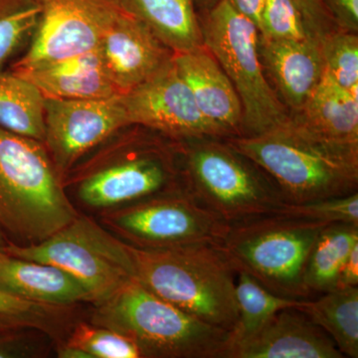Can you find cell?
<instances>
[{
    "instance_id": "f546056e",
    "label": "cell",
    "mask_w": 358,
    "mask_h": 358,
    "mask_svg": "<svg viewBox=\"0 0 358 358\" xmlns=\"http://www.w3.org/2000/svg\"><path fill=\"white\" fill-rule=\"evenodd\" d=\"M273 214L327 224H358V193L301 203H282Z\"/></svg>"
},
{
    "instance_id": "8fae6325",
    "label": "cell",
    "mask_w": 358,
    "mask_h": 358,
    "mask_svg": "<svg viewBox=\"0 0 358 358\" xmlns=\"http://www.w3.org/2000/svg\"><path fill=\"white\" fill-rule=\"evenodd\" d=\"M41 13L24 55L11 67L43 64L95 50L124 0H39Z\"/></svg>"
},
{
    "instance_id": "44dd1931",
    "label": "cell",
    "mask_w": 358,
    "mask_h": 358,
    "mask_svg": "<svg viewBox=\"0 0 358 358\" xmlns=\"http://www.w3.org/2000/svg\"><path fill=\"white\" fill-rule=\"evenodd\" d=\"M124 4L173 53L201 46V25L193 0H124Z\"/></svg>"
},
{
    "instance_id": "8992f818",
    "label": "cell",
    "mask_w": 358,
    "mask_h": 358,
    "mask_svg": "<svg viewBox=\"0 0 358 358\" xmlns=\"http://www.w3.org/2000/svg\"><path fill=\"white\" fill-rule=\"evenodd\" d=\"M327 223L287 216H258L230 224L217 245L235 271H244L273 293L293 300L310 296L305 286L308 256Z\"/></svg>"
},
{
    "instance_id": "6da1fadb",
    "label": "cell",
    "mask_w": 358,
    "mask_h": 358,
    "mask_svg": "<svg viewBox=\"0 0 358 358\" xmlns=\"http://www.w3.org/2000/svg\"><path fill=\"white\" fill-rule=\"evenodd\" d=\"M226 143L273 179L286 203L357 192L358 145L324 140L289 117L274 128Z\"/></svg>"
},
{
    "instance_id": "5b68a950",
    "label": "cell",
    "mask_w": 358,
    "mask_h": 358,
    "mask_svg": "<svg viewBox=\"0 0 358 358\" xmlns=\"http://www.w3.org/2000/svg\"><path fill=\"white\" fill-rule=\"evenodd\" d=\"M217 138L185 140L183 185L199 203L226 223L271 215L285 202L281 190L263 169Z\"/></svg>"
},
{
    "instance_id": "74e56055",
    "label": "cell",
    "mask_w": 358,
    "mask_h": 358,
    "mask_svg": "<svg viewBox=\"0 0 358 358\" xmlns=\"http://www.w3.org/2000/svg\"><path fill=\"white\" fill-rule=\"evenodd\" d=\"M21 327L14 326L11 322H7L3 319H0V334L6 333V331H14V329H20Z\"/></svg>"
},
{
    "instance_id": "277c9868",
    "label": "cell",
    "mask_w": 358,
    "mask_h": 358,
    "mask_svg": "<svg viewBox=\"0 0 358 358\" xmlns=\"http://www.w3.org/2000/svg\"><path fill=\"white\" fill-rule=\"evenodd\" d=\"M95 306L92 324L124 334L143 358L228 357L229 331L180 310L134 278Z\"/></svg>"
},
{
    "instance_id": "2e32d148",
    "label": "cell",
    "mask_w": 358,
    "mask_h": 358,
    "mask_svg": "<svg viewBox=\"0 0 358 358\" xmlns=\"http://www.w3.org/2000/svg\"><path fill=\"white\" fill-rule=\"evenodd\" d=\"M333 339L296 308L275 313L266 326L231 346L227 358H343Z\"/></svg>"
},
{
    "instance_id": "7c38bea8",
    "label": "cell",
    "mask_w": 358,
    "mask_h": 358,
    "mask_svg": "<svg viewBox=\"0 0 358 358\" xmlns=\"http://www.w3.org/2000/svg\"><path fill=\"white\" fill-rule=\"evenodd\" d=\"M44 109V145L63 181L83 155L129 127L121 95L86 100L45 98Z\"/></svg>"
},
{
    "instance_id": "ba28073f",
    "label": "cell",
    "mask_w": 358,
    "mask_h": 358,
    "mask_svg": "<svg viewBox=\"0 0 358 358\" xmlns=\"http://www.w3.org/2000/svg\"><path fill=\"white\" fill-rule=\"evenodd\" d=\"M2 251L62 268L87 289L94 305L134 278L126 242L80 214L43 241L26 245L8 242Z\"/></svg>"
},
{
    "instance_id": "52a82bcc",
    "label": "cell",
    "mask_w": 358,
    "mask_h": 358,
    "mask_svg": "<svg viewBox=\"0 0 358 358\" xmlns=\"http://www.w3.org/2000/svg\"><path fill=\"white\" fill-rule=\"evenodd\" d=\"M201 32L203 44L229 77L241 101L242 136L263 133L288 120L289 115L264 74L256 25L226 0H217Z\"/></svg>"
},
{
    "instance_id": "9c48e42d",
    "label": "cell",
    "mask_w": 358,
    "mask_h": 358,
    "mask_svg": "<svg viewBox=\"0 0 358 358\" xmlns=\"http://www.w3.org/2000/svg\"><path fill=\"white\" fill-rule=\"evenodd\" d=\"M102 223L122 241L148 249L217 246L229 228L185 189L103 211Z\"/></svg>"
},
{
    "instance_id": "d6a6232c",
    "label": "cell",
    "mask_w": 358,
    "mask_h": 358,
    "mask_svg": "<svg viewBox=\"0 0 358 358\" xmlns=\"http://www.w3.org/2000/svg\"><path fill=\"white\" fill-rule=\"evenodd\" d=\"M23 329H14L0 334V358L33 357L35 350L27 334H22Z\"/></svg>"
},
{
    "instance_id": "d4e9b609",
    "label": "cell",
    "mask_w": 358,
    "mask_h": 358,
    "mask_svg": "<svg viewBox=\"0 0 358 358\" xmlns=\"http://www.w3.org/2000/svg\"><path fill=\"white\" fill-rule=\"evenodd\" d=\"M235 272L238 320L230 333V348L255 336L280 310L299 307L303 301L278 296L244 271Z\"/></svg>"
},
{
    "instance_id": "7402d4cb",
    "label": "cell",
    "mask_w": 358,
    "mask_h": 358,
    "mask_svg": "<svg viewBox=\"0 0 358 358\" xmlns=\"http://www.w3.org/2000/svg\"><path fill=\"white\" fill-rule=\"evenodd\" d=\"M324 331L343 357H358V287L336 288L296 307Z\"/></svg>"
},
{
    "instance_id": "4fadbf2b",
    "label": "cell",
    "mask_w": 358,
    "mask_h": 358,
    "mask_svg": "<svg viewBox=\"0 0 358 358\" xmlns=\"http://www.w3.org/2000/svg\"><path fill=\"white\" fill-rule=\"evenodd\" d=\"M121 99L129 126L138 124L182 141L224 136L197 108L173 59Z\"/></svg>"
},
{
    "instance_id": "30bf717a",
    "label": "cell",
    "mask_w": 358,
    "mask_h": 358,
    "mask_svg": "<svg viewBox=\"0 0 358 358\" xmlns=\"http://www.w3.org/2000/svg\"><path fill=\"white\" fill-rule=\"evenodd\" d=\"M124 148L78 179L77 199L85 206L107 211L185 189L173 148L159 141H134Z\"/></svg>"
},
{
    "instance_id": "ac0fdd59",
    "label": "cell",
    "mask_w": 358,
    "mask_h": 358,
    "mask_svg": "<svg viewBox=\"0 0 358 358\" xmlns=\"http://www.w3.org/2000/svg\"><path fill=\"white\" fill-rule=\"evenodd\" d=\"M41 92L44 98L86 100L119 95L99 48L73 57L11 69Z\"/></svg>"
},
{
    "instance_id": "cb8c5ba5",
    "label": "cell",
    "mask_w": 358,
    "mask_h": 358,
    "mask_svg": "<svg viewBox=\"0 0 358 358\" xmlns=\"http://www.w3.org/2000/svg\"><path fill=\"white\" fill-rule=\"evenodd\" d=\"M44 96L34 85L13 71L0 70L1 128L44 143Z\"/></svg>"
},
{
    "instance_id": "83f0119b",
    "label": "cell",
    "mask_w": 358,
    "mask_h": 358,
    "mask_svg": "<svg viewBox=\"0 0 358 358\" xmlns=\"http://www.w3.org/2000/svg\"><path fill=\"white\" fill-rule=\"evenodd\" d=\"M66 308L23 300L0 291V319L21 329H33L52 336L65 322Z\"/></svg>"
},
{
    "instance_id": "484cf974",
    "label": "cell",
    "mask_w": 358,
    "mask_h": 358,
    "mask_svg": "<svg viewBox=\"0 0 358 358\" xmlns=\"http://www.w3.org/2000/svg\"><path fill=\"white\" fill-rule=\"evenodd\" d=\"M322 74L358 96V37L357 33H324L320 37Z\"/></svg>"
},
{
    "instance_id": "d590c367",
    "label": "cell",
    "mask_w": 358,
    "mask_h": 358,
    "mask_svg": "<svg viewBox=\"0 0 358 358\" xmlns=\"http://www.w3.org/2000/svg\"><path fill=\"white\" fill-rule=\"evenodd\" d=\"M237 13L242 14L245 17L260 28L261 17L265 0H226Z\"/></svg>"
},
{
    "instance_id": "3957f363",
    "label": "cell",
    "mask_w": 358,
    "mask_h": 358,
    "mask_svg": "<svg viewBox=\"0 0 358 358\" xmlns=\"http://www.w3.org/2000/svg\"><path fill=\"white\" fill-rule=\"evenodd\" d=\"M79 213L42 141L0 127V227L15 244L43 241Z\"/></svg>"
},
{
    "instance_id": "1f68e13d",
    "label": "cell",
    "mask_w": 358,
    "mask_h": 358,
    "mask_svg": "<svg viewBox=\"0 0 358 358\" xmlns=\"http://www.w3.org/2000/svg\"><path fill=\"white\" fill-rule=\"evenodd\" d=\"M305 20L308 31L320 37L329 31V9L324 0H293Z\"/></svg>"
},
{
    "instance_id": "f1b7e54d",
    "label": "cell",
    "mask_w": 358,
    "mask_h": 358,
    "mask_svg": "<svg viewBox=\"0 0 358 358\" xmlns=\"http://www.w3.org/2000/svg\"><path fill=\"white\" fill-rule=\"evenodd\" d=\"M65 343L84 350L91 358H143L138 345L126 336L92 322L78 324Z\"/></svg>"
},
{
    "instance_id": "836d02e7",
    "label": "cell",
    "mask_w": 358,
    "mask_h": 358,
    "mask_svg": "<svg viewBox=\"0 0 358 358\" xmlns=\"http://www.w3.org/2000/svg\"><path fill=\"white\" fill-rule=\"evenodd\" d=\"M333 11L343 29L357 33L358 28V0H329Z\"/></svg>"
},
{
    "instance_id": "7a4b0ae2",
    "label": "cell",
    "mask_w": 358,
    "mask_h": 358,
    "mask_svg": "<svg viewBox=\"0 0 358 358\" xmlns=\"http://www.w3.org/2000/svg\"><path fill=\"white\" fill-rule=\"evenodd\" d=\"M134 279L210 326L234 329L238 320L236 272L215 245L138 248L127 243Z\"/></svg>"
},
{
    "instance_id": "e575fe53",
    "label": "cell",
    "mask_w": 358,
    "mask_h": 358,
    "mask_svg": "<svg viewBox=\"0 0 358 358\" xmlns=\"http://www.w3.org/2000/svg\"><path fill=\"white\" fill-rule=\"evenodd\" d=\"M358 287V244L348 254L339 272L336 288Z\"/></svg>"
},
{
    "instance_id": "ffe728a7",
    "label": "cell",
    "mask_w": 358,
    "mask_h": 358,
    "mask_svg": "<svg viewBox=\"0 0 358 358\" xmlns=\"http://www.w3.org/2000/svg\"><path fill=\"white\" fill-rule=\"evenodd\" d=\"M289 117L324 140L358 145V96L327 75L301 110Z\"/></svg>"
},
{
    "instance_id": "4dcf8cb0",
    "label": "cell",
    "mask_w": 358,
    "mask_h": 358,
    "mask_svg": "<svg viewBox=\"0 0 358 358\" xmlns=\"http://www.w3.org/2000/svg\"><path fill=\"white\" fill-rule=\"evenodd\" d=\"M259 34L262 38L274 40L313 36L293 0H265Z\"/></svg>"
},
{
    "instance_id": "f35d334b",
    "label": "cell",
    "mask_w": 358,
    "mask_h": 358,
    "mask_svg": "<svg viewBox=\"0 0 358 358\" xmlns=\"http://www.w3.org/2000/svg\"><path fill=\"white\" fill-rule=\"evenodd\" d=\"M7 243H8V241L6 240V234H4L3 230L0 227V251L4 249Z\"/></svg>"
},
{
    "instance_id": "d6986e66",
    "label": "cell",
    "mask_w": 358,
    "mask_h": 358,
    "mask_svg": "<svg viewBox=\"0 0 358 358\" xmlns=\"http://www.w3.org/2000/svg\"><path fill=\"white\" fill-rule=\"evenodd\" d=\"M0 291L23 300L60 307L91 303L87 289L62 268L3 251H0Z\"/></svg>"
},
{
    "instance_id": "e0dca14e",
    "label": "cell",
    "mask_w": 358,
    "mask_h": 358,
    "mask_svg": "<svg viewBox=\"0 0 358 358\" xmlns=\"http://www.w3.org/2000/svg\"><path fill=\"white\" fill-rule=\"evenodd\" d=\"M259 52L284 102L298 113L322 77L320 37L274 40L260 37Z\"/></svg>"
},
{
    "instance_id": "9a60e30c",
    "label": "cell",
    "mask_w": 358,
    "mask_h": 358,
    "mask_svg": "<svg viewBox=\"0 0 358 358\" xmlns=\"http://www.w3.org/2000/svg\"><path fill=\"white\" fill-rule=\"evenodd\" d=\"M173 60L201 114L220 129L224 136H242L241 101L208 48L202 44L190 51L174 53Z\"/></svg>"
},
{
    "instance_id": "603a6c76",
    "label": "cell",
    "mask_w": 358,
    "mask_h": 358,
    "mask_svg": "<svg viewBox=\"0 0 358 358\" xmlns=\"http://www.w3.org/2000/svg\"><path fill=\"white\" fill-rule=\"evenodd\" d=\"M358 244V224L331 223L324 226L315 240L305 272V286L312 294L336 289L341 268Z\"/></svg>"
},
{
    "instance_id": "ab89813d",
    "label": "cell",
    "mask_w": 358,
    "mask_h": 358,
    "mask_svg": "<svg viewBox=\"0 0 358 358\" xmlns=\"http://www.w3.org/2000/svg\"><path fill=\"white\" fill-rule=\"evenodd\" d=\"M202 1H203L204 3L206 4V6H213V4L216 3V1H217V0H202Z\"/></svg>"
},
{
    "instance_id": "4316f807",
    "label": "cell",
    "mask_w": 358,
    "mask_h": 358,
    "mask_svg": "<svg viewBox=\"0 0 358 358\" xmlns=\"http://www.w3.org/2000/svg\"><path fill=\"white\" fill-rule=\"evenodd\" d=\"M40 13L39 0H0V67L31 38Z\"/></svg>"
},
{
    "instance_id": "5bb4252c",
    "label": "cell",
    "mask_w": 358,
    "mask_h": 358,
    "mask_svg": "<svg viewBox=\"0 0 358 358\" xmlns=\"http://www.w3.org/2000/svg\"><path fill=\"white\" fill-rule=\"evenodd\" d=\"M99 50L119 95L154 76L174 54L127 6L106 32Z\"/></svg>"
},
{
    "instance_id": "8d00e7d4",
    "label": "cell",
    "mask_w": 358,
    "mask_h": 358,
    "mask_svg": "<svg viewBox=\"0 0 358 358\" xmlns=\"http://www.w3.org/2000/svg\"><path fill=\"white\" fill-rule=\"evenodd\" d=\"M58 357L61 358H91L88 353L80 350L76 346H72L64 343L57 350Z\"/></svg>"
}]
</instances>
